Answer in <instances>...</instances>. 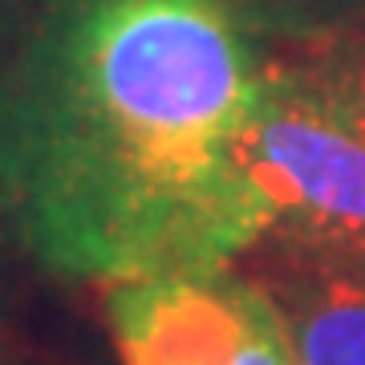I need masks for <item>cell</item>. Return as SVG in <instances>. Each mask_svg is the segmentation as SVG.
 <instances>
[{"mask_svg": "<svg viewBox=\"0 0 365 365\" xmlns=\"http://www.w3.org/2000/svg\"><path fill=\"white\" fill-rule=\"evenodd\" d=\"M272 0H29L0 53V227L69 284L223 272L268 220L244 134Z\"/></svg>", "mask_w": 365, "mask_h": 365, "instance_id": "obj_1", "label": "cell"}, {"mask_svg": "<svg viewBox=\"0 0 365 365\" xmlns=\"http://www.w3.org/2000/svg\"><path fill=\"white\" fill-rule=\"evenodd\" d=\"M240 155L264 203L268 248L313 256L365 252V143L276 49Z\"/></svg>", "mask_w": 365, "mask_h": 365, "instance_id": "obj_2", "label": "cell"}, {"mask_svg": "<svg viewBox=\"0 0 365 365\" xmlns=\"http://www.w3.org/2000/svg\"><path fill=\"white\" fill-rule=\"evenodd\" d=\"M118 365H297L284 317L240 264L102 288Z\"/></svg>", "mask_w": 365, "mask_h": 365, "instance_id": "obj_3", "label": "cell"}, {"mask_svg": "<svg viewBox=\"0 0 365 365\" xmlns=\"http://www.w3.org/2000/svg\"><path fill=\"white\" fill-rule=\"evenodd\" d=\"M240 268L276 300L297 365H365V252L313 256L264 244Z\"/></svg>", "mask_w": 365, "mask_h": 365, "instance_id": "obj_4", "label": "cell"}, {"mask_svg": "<svg viewBox=\"0 0 365 365\" xmlns=\"http://www.w3.org/2000/svg\"><path fill=\"white\" fill-rule=\"evenodd\" d=\"M272 49L365 143V25H272Z\"/></svg>", "mask_w": 365, "mask_h": 365, "instance_id": "obj_5", "label": "cell"}, {"mask_svg": "<svg viewBox=\"0 0 365 365\" xmlns=\"http://www.w3.org/2000/svg\"><path fill=\"white\" fill-rule=\"evenodd\" d=\"M25 13H29V0H0V53L9 49V41L16 37Z\"/></svg>", "mask_w": 365, "mask_h": 365, "instance_id": "obj_6", "label": "cell"}, {"mask_svg": "<svg viewBox=\"0 0 365 365\" xmlns=\"http://www.w3.org/2000/svg\"><path fill=\"white\" fill-rule=\"evenodd\" d=\"M0 365H49V361H41V357H33V353H25L21 345H16V349H9L4 357H0Z\"/></svg>", "mask_w": 365, "mask_h": 365, "instance_id": "obj_7", "label": "cell"}, {"mask_svg": "<svg viewBox=\"0 0 365 365\" xmlns=\"http://www.w3.org/2000/svg\"><path fill=\"white\" fill-rule=\"evenodd\" d=\"M9 349H16V345H13V337H9V325H4V309H0V357H4Z\"/></svg>", "mask_w": 365, "mask_h": 365, "instance_id": "obj_8", "label": "cell"}, {"mask_svg": "<svg viewBox=\"0 0 365 365\" xmlns=\"http://www.w3.org/2000/svg\"><path fill=\"white\" fill-rule=\"evenodd\" d=\"M361 4H365V0H361ZM329 25H365V13L349 16V21H329Z\"/></svg>", "mask_w": 365, "mask_h": 365, "instance_id": "obj_9", "label": "cell"}]
</instances>
